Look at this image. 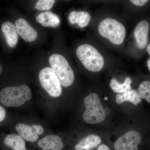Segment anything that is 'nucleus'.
I'll use <instances>...</instances> for the list:
<instances>
[{
    "mask_svg": "<svg viewBox=\"0 0 150 150\" xmlns=\"http://www.w3.org/2000/svg\"><path fill=\"white\" fill-rule=\"evenodd\" d=\"M32 93L28 86L8 87L0 92V102L8 107H18L31 99Z\"/></svg>",
    "mask_w": 150,
    "mask_h": 150,
    "instance_id": "nucleus-1",
    "label": "nucleus"
},
{
    "mask_svg": "<svg viewBox=\"0 0 150 150\" xmlns=\"http://www.w3.org/2000/svg\"><path fill=\"white\" fill-rule=\"evenodd\" d=\"M78 58L86 69L93 72L100 71L104 65V60L101 54L91 45L84 44L77 48Z\"/></svg>",
    "mask_w": 150,
    "mask_h": 150,
    "instance_id": "nucleus-2",
    "label": "nucleus"
},
{
    "mask_svg": "<svg viewBox=\"0 0 150 150\" xmlns=\"http://www.w3.org/2000/svg\"><path fill=\"white\" fill-rule=\"evenodd\" d=\"M98 31L100 35L115 45L122 44L126 34L125 26L118 21L112 18H105L100 22Z\"/></svg>",
    "mask_w": 150,
    "mask_h": 150,
    "instance_id": "nucleus-3",
    "label": "nucleus"
},
{
    "mask_svg": "<svg viewBox=\"0 0 150 150\" xmlns=\"http://www.w3.org/2000/svg\"><path fill=\"white\" fill-rule=\"evenodd\" d=\"M86 110L83 119L89 124H97L103 122L106 118V113L103 107L99 97L96 93L90 94L84 100Z\"/></svg>",
    "mask_w": 150,
    "mask_h": 150,
    "instance_id": "nucleus-4",
    "label": "nucleus"
},
{
    "mask_svg": "<svg viewBox=\"0 0 150 150\" xmlns=\"http://www.w3.org/2000/svg\"><path fill=\"white\" fill-rule=\"evenodd\" d=\"M49 62L62 86L67 87L72 84L74 81V74L64 56L53 54L49 58Z\"/></svg>",
    "mask_w": 150,
    "mask_h": 150,
    "instance_id": "nucleus-5",
    "label": "nucleus"
},
{
    "mask_svg": "<svg viewBox=\"0 0 150 150\" xmlns=\"http://www.w3.org/2000/svg\"><path fill=\"white\" fill-rule=\"evenodd\" d=\"M40 84L49 95L59 97L62 93V85L52 68L46 67L41 70L39 74Z\"/></svg>",
    "mask_w": 150,
    "mask_h": 150,
    "instance_id": "nucleus-6",
    "label": "nucleus"
},
{
    "mask_svg": "<svg viewBox=\"0 0 150 150\" xmlns=\"http://www.w3.org/2000/svg\"><path fill=\"white\" fill-rule=\"evenodd\" d=\"M142 142L141 134L131 130L120 137L114 144L115 150H138V146Z\"/></svg>",
    "mask_w": 150,
    "mask_h": 150,
    "instance_id": "nucleus-7",
    "label": "nucleus"
},
{
    "mask_svg": "<svg viewBox=\"0 0 150 150\" xmlns=\"http://www.w3.org/2000/svg\"><path fill=\"white\" fill-rule=\"evenodd\" d=\"M16 129L21 137L28 142H35L38 140L39 137L43 134L44 129L40 125H34L32 126L19 123L16 126Z\"/></svg>",
    "mask_w": 150,
    "mask_h": 150,
    "instance_id": "nucleus-8",
    "label": "nucleus"
},
{
    "mask_svg": "<svg viewBox=\"0 0 150 150\" xmlns=\"http://www.w3.org/2000/svg\"><path fill=\"white\" fill-rule=\"evenodd\" d=\"M15 27L18 34L26 42H33L37 39V31L24 18L17 20Z\"/></svg>",
    "mask_w": 150,
    "mask_h": 150,
    "instance_id": "nucleus-9",
    "label": "nucleus"
},
{
    "mask_svg": "<svg viewBox=\"0 0 150 150\" xmlns=\"http://www.w3.org/2000/svg\"><path fill=\"white\" fill-rule=\"evenodd\" d=\"M149 29V23L145 20L140 21L135 28L134 32V37L137 46L140 49H143L147 45Z\"/></svg>",
    "mask_w": 150,
    "mask_h": 150,
    "instance_id": "nucleus-10",
    "label": "nucleus"
},
{
    "mask_svg": "<svg viewBox=\"0 0 150 150\" xmlns=\"http://www.w3.org/2000/svg\"><path fill=\"white\" fill-rule=\"evenodd\" d=\"M6 42L11 48L16 46L18 41V34L15 25L9 21L4 22L1 26Z\"/></svg>",
    "mask_w": 150,
    "mask_h": 150,
    "instance_id": "nucleus-11",
    "label": "nucleus"
},
{
    "mask_svg": "<svg viewBox=\"0 0 150 150\" xmlns=\"http://www.w3.org/2000/svg\"><path fill=\"white\" fill-rule=\"evenodd\" d=\"M38 145L43 150H62L64 146L61 138L53 135L44 137L38 141Z\"/></svg>",
    "mask_w": 150,
    "mask_h": 150,
    "instance_id": "nucleus-12",
    "label": "nucleus"
},
{
    "mask_svg": "<svg viewBox=\"0 0 150 150\" xmlns=\"http://www.w3.org/2000/svg\"><path fill=\"white\" fill-rule=\"evenodd\" d=\"M38 23L44 27L56 28L60 24L59 16L51 11H46L39 14L36 17Z\"/></svg>",
    "mask_w": 150,
    "mask_h": 150,
    "instance_id": "nucleus-13",
    "label": "nucleus"
},
{
    "mask_svg": "<svg viewBox=\"0 0 150 150\" xmlns=\"http://www.w3.org/2000/svg\"><path fill=\"white\" fill-rule=\"evenodd\" d=\"M91 19L90 15L87 12L73 11L69 16V21L71 24H77L79 27L84 28L87 26Z\"/></svg>",
    "mask_w": 150,
    "mask_h": 150,
    "instance_id": "nucleus-14",
    "label": "nucleus"
},
{
    "mask_svg": "<svg viewBox=\"0 0 150 150\" xmlns=\"http://www.w3.org/2000/svg\"><path fill=\"white\" fill-rule=\"evenodd\" d=\"M4 144L13 150H26L24 140L17 134H11L6 136L4 140Z\"/></svg>",
    "mask_w": 150,
    "mask_h": 150,
    "instance_id": "nucleus-15",
    "label": "nucleus"
},
{
    "mask_svg": "<svg viewBox=\"0 0 150 150\" xmlns=\"http://www.w3.org/2000/svg\"><path fill=\"white\" fill-rule=\"evenodd\" d=\"M101 143V139L98 136L91 134L83 138L75 146L76 150H91L96 147Z\"/></svg>",
    "mask_w": 150,
    "mask_h": 150,
    "instance_id": "nucleus-16",
    "label": "nucleus"
},
{
    "mask_svg": "<svg viewBox=\"0 0 150 150\" xmlns=\"http://www.w3.org/2000/svg\"><path fill=\"white\" fill-rule=\"evenodd\" d=\"M142 101L138 91L136 90H130L123 93H118L116 96V102L121 104L126 101H129L137 106Z\"/></svg>",
    "mask_w": 150,
    "mask_h": 150,
    "instance_id": "nucleus-17",
    "label": "nucleus"
},
{
    "mask_svg": "<svg viewBox=\"0 0 150 150\" xmlns=\"http://www.w3.org/2000/svg\"><path fill=\"white\" fill-rule=\"evenodd\" d=\"M132 80L130 77L125 79L123 83H119L115 78L111 79L110 82V86L112 91L117 93H123L131 90Z\"/></svg>",
    "mask_w": 150,
    "mask_h": 150,
    "instance_id": "nucleus-18",
    "label": "nucleus"
},
{
    "mask_svg": "<svg viewBox=\"0 0 150 150\" xmlns=\"http://www.w3.org/2000/svg\"><path fill=\"white\" fill-rule=\"evenodd\" d=\"M138 93L141 98L150 103V81L142 82L139 86Z\"/></svg>",
    "mask_w": 150,
    "mask_h": 150,
    "instance_id": "nucleus-19",
    "label": "nucleus"
},
{
    "mask_svg": "<svg viewBox=\"0 0 150 150\" xmlns=\"http://www.w3.org/2000/svg\"><path fill=\"white\" fill-rule=\"evenodd\" d=\"M55 3V0H38L35 4L34 8L40 11L51 9Z\"/></svg>",
    "mask_w": 150,
    "mask_h": 150,
    "instance_id": "nucleus-20",
    "label": "nucleus"
},
{
    "mask_svg": "<svg viewBox=\"0 0 150 150\" xmlns=\"http://www.w3.org/2000/svg\"><path fill=\"white\" fill-rule=\"evenodd\" d=\"M149 1V0H130L132 4L138 6H142L145 5Z\"/></svg>",
    "mask_w": 150,
    "mask_h": 150,
    "instance_id": "nucleus-21",
    "label": "nucleus"
},
{
    "mask_svg": "<svg viewBox=\"0 0 150 150\" xmlns=\"http://www.w3.org/2000/svg\"><path fill=\"white\" fill-rule=\"evenodd\" d=\"M6 112L5 110L0 105V122L4 121L6 118Z\"/></svg>",
    "mask_w": 150,
    "mask_h": 150,
    "instance_id": "nucleus-22",
    "label": "nucleus"
},
{
    "mask_svg": "<svg viewBox=\"0 0 150 150\" xmlns=\"http://www.w3.org/2000/svg\"><path fill=\"white\" fill-rule=\"evenodd\" d=\"M98 150H110V149L106 145L102 144L100 146Z\"/></svg>",
    "mask_w": 150,
    "mask_h": 150,
    "instance_id": "nucleus-23",
    "label": "nucleus"
},
{
    "mask_svg": "<svg viewBox=\"0 0 150 150\" xmlns=\"http://www.w3.org/2000/svg\"><path fill=\"white\" fill-rule=\"evenodd\" d=\"M146 50L148 54H149L150 56V44H149L147 47Z\"/></svg>",
    "mask_w": 150,
    "mask_h": 150,
    "instance_id": "nucleus-24",
    "label": "nucleus"
},
{
    "mask_svg": "<svg viewBox=\"0 0 150 150\" xmlns=\"http://www.w3.org/2000/svg\"><path fill=\"white\" fill-rule=\"evenodd\" d=\"M147 66L148 68L150 71V59H149L147 61Z\"/></svg>",
    "mask_w": 150,
    "mask_h": 150,
    "instance_id": "nucleus-25",
    "label": "nucleus"
},
{
    "mask_svg": "<svg viewBox=\"0 0 150 150\" xmlns=\"http://www.w3.org/2000/svg\"><path fill=\"white\" fill-rule=\"evenodd\" d=\"M3 71V67H2L1 65L0 64V75L1 74Z\"/></svg>",
    "mask_w": 150,
    "mask_h": 150,
    "instance_id": "nucleus-26",
    "label": "nucleus"
},
{
    "mask_svg": "<svg viewBox=\"0 0 150 150\" xmlns=\"http://www.w3.org/2000/svg\"><path fill=\"white\" fill-rule=\"evenodd\" d=\"M104 99H105V100H107L108 99V98L107 97H105Z\"/></svg>",
    "mask_w": 150,
    "mask_h": 150,
    "instance_id": "nucleus-27",
    "label": "nucleus"
}]
</instances>
